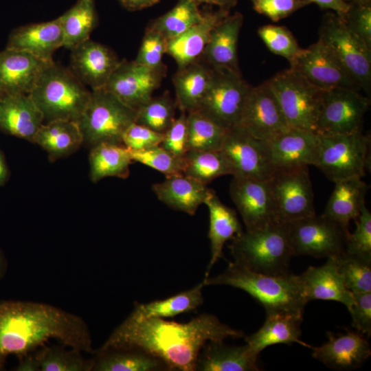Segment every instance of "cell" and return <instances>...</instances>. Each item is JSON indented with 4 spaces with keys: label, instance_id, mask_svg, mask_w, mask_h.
Here are the masks:
<instances>
[{
    "label": "cell",
    "instance_id": "8fae6325",
    "mask_svg": "<svg viewBox=\"0 0 371 371\" xmlns=\"http://www.w3.org/2000/svg\"><path fill=\"white\" fill-rule=\"evenodd\" d=\"M269 184L276 223L284 224L315 214L308 167L276 170Z\"/></svg>",
    "mask_w": 371,
    "mask_h": 371
},
{
    "label": "cell",
    "instance_id": "7402d4cb",
    "mask_svg": "<svg viewBox=\"0 0 371 371\" xmlns=\"http://www.w3.org/2000/svg\"><path fill=\"white\" fill-rule=\"evenodd\" d=\"M53 62L5 47L0 51V91L4 95L30 94L43 71Z\"/></svg>",
    "mask_w": 371,
    "mask_h": 371
},
{
    "label": "cell",
    "instance_id": "5b68a950",
    "mask_svg": "<svg viewBox=\"0 0 371 371\" xmlns=\"http://www.w3.org/2000/svg\"><path fill=\"white\" fill-rule=\"evenodd\" d=\"M30 95L43 113L44 122L57 120L77 122L91 91L70 69L53 62L43 71Z\"/></svg>",
    "mask_w": 371,
    "mask_h": 371
},
{
    "label": "cell",
    "instance_id": "bcb514c9",
    "mask_svg": "<svg viewBox=\"0 0 371 371\" xmlns=\"http://www.w3.org/2000/svg\"><path fill=\"white\" fill-rule=\"evenodd\" d=\"M258 33L272 53L285 58L289 63L302 50L291 32L285 27L267 25L260 27Z\"/></svg>",
    "mask_w": 371,
    "mask_h": 371
},
{
    "label": "cell",
    "instance_id": "3957f363",
    "mask_svg": "<svg viewBox=\"0 0 371 371\" xmlns=\"http://www.w3.org/2000/svg\"><path fill=\"white\" fill-rule=\"evenodd\" d=\"M205 286L226 285L249 293L266 313L286 312L303 316L305 305L298 275L289 272L268 275L253 271L235 262L214 277L203 279Z\"/></svg>",
    "mask_w": 371,
    "mask_h": 371
},
{
    "label": "cell",
    "instance_id": "f5cc1de1",
    "mask_svg": "<svg viewBox=\"0 0 371 371\" xmlns=\"http://www.w3.org/2000/svg\"><path fill=\"white\" fill-rule=\"evenodd\" d=\"M348 27L371 48V5L352 4L342 17Z\"/></svg>",
    "mask_w": 371,
    "mask_h": 371
},
{
    "label": "cell",
    "instance_id": "6f0895ef",
    "mask_svg": "<svg viewBox=\"0 0 371 371\" xmlns=\"http://www.w3.org/2000/svg\"><path fill=\"white\" fill-rule=\"evenodd\" d=\"M198 5L200 3H207L214 5L218 8L230 11L238 3V0H194Z\"/></svg>",
    "mask_w": 371,
    "mask_h": 371
},
{
    "label": "cell",
    "instance_id": "603a6c76",
    "mask_svg": "<svg viewBox=\"0 0 371 371\" xmlns=\"http://www.w3.org/2000/svg\"><path fill=\"white\" fill-rule=\"evenodd\" d=\"M298 278L307 303L313 300H333L343 304L348 310L354 303L353 293L345 284L337 257L328 258L322 266L309 267Z\"/></svg>",
    "mask_w": 371,
    "mask_h": 371
},
{
    "label": "cell",
    "instance_id": "1f68e13d",
    "mask_svg": "<svg viewBox=\"0 0 371 371\" xmlns=\"http://www.w3.org/2000/svg\"><path fill=\"white\" fill-rule=\"evenodd\" d=\"M204 204L209 210L208 238L211 247V258L204 278H206L216 262L223 257V249L225 243L232 240L243 230L236 212L224 205L213 190H211Z\"/></svg>",
    "mask_w": 371,
    "mask_h": 371
},
{
    "label": "cell",
    "instance_id": "db71d44e",
    "mask_svg": "<svg viewBox=\"0 0 371 371\" xmlns=\"http://www.w3.org/2000/svg\"><path fill=\"white\" fill-rule=\"evenodd\" d=\"M354 303L348 310L352 326L363 335H371V292L352 293Z\"/></svg>",
    "mask_w": 371,
    "mask_h": 371
},
{
    "label": "cell",
    "instance_id": "9f6ffc18",
    "mask_svg": "<svg viewBox=\"0 0 371 371\" xmlns=\"http://www.w3.org/2000/svg\"><path fill=\"white\" fill-rule=\"evenodd\" d=\"M124 8L129 11H137L152 7L160 0H117Z\"/></svg>",
    "mask_w": 371,
    "mask_h": 371
},
{
    "label": "cell",
    "instance_id": "8992f818",
    "mask_svg": "<svg viewBox=\"0 0 371 371\" xmlns=\"http://www.w3.org/2000/svg\"><path fill=\"white\" fill-rule=\"evenodd\" d=\"M136 112L104 88L91 91L77 122L83 144L91 148L104 142L122 144V136L135 122Z\"/></svg>",
    "mask_w": 371,
    "mask_h": 371
},
{
    "label": "cell",
    "instance_id": "b9f144b4",
    "mask_svg": "<svg viewBox=\"0 0 371 371\" xmlns=\"http://www.w3.org/2000/svg\"><path fill=\"white\" fill-rule=\"evenodd\" d=\"M33 356L42 371H90L93 365V359H86L80 351L72 348L44 346Z\"/></svg>",
    "mask_w": 371,
    "mask_h": 371
},
{
    "label": "cell",
    "instance_id": "f6af8a7d",
    "mask_svg": "<svg viewBox=\"0 0 371 371\" xmlns=\"http://www.w3.org/2000/svg\"><path fill=\"white\" fill-rule=\"evenodd\" d=\"M130 152L133 161L150 167L163 173L166 177L183 174V157L172 155L160 145Z\"/></svg>",
    "mask_w": 371,
    "mask_h": 371
},
{
    "label": "cell",
    "instance_id": "7bdbcfd3",
    "mask_svg": "<svg viewBox=\"0 0 371 371\" xmlns=\"http://www.w3.org/2000/svg\"><path fill=\"white\" fill-rule=\"evenodd\" d=\"M176 107L175 102L168 93L152 97L137 109L135 122L164 133L176 119Z\"/></svg>",
    "mask_w": 371,
    "mask_h": 371
},
{
    "label": "cell",
    "instance_id": "7c38bea8",
    "mask_svg": "<svg viewBox=\"0 0 371 371\" xmlns=\"http://www.w3.org/2000/svg\"><path fill=\"white\" fill-rule=\"evenodd\" d=\"M251 88L240 72L214 69L211 85L196 111L226 129L234 128Z\"/></svg>",
    "mask_w": 371,
    "mask_h": 371
},
{
    "label": "cell",
    "instance_id": "4dcf8cb0",
    "mask_svg": "<svg viewBox=\"0 0 371 371\" xmlns=\"http://www.w3.org/2000/svg\"><path fill=\"white\" fill-rule=\"evenodd\" d=\"M303 316L286 312L266 313L263 325L254 333L246 336V344L257 354L268 346L297 343L302 346H311L300 340Z\"/></svg>",
    "mask_w": 371,
    "mask_h": 371
},
{
    "label": "cell",
    "instance_id": "74e56055",
    "mask_svg": "<svg viewBox=\"0 0 371 371\" xmlns=\"http://www.w3.org/2000/svg\"><path fill=\"white\" fill-rule=\"evenodd\" d=\"M59 19L64 36L63 47L71 49L90 38L98 25L95 0H78Z\"/></svg>",
    "mask_w": 371,
    "mask_h": 371
},
{
    "label": "cell",
    "instance_id": "4316f807",
    "mask_svg": "<svg viewBox=\"0 0 371 371\" xmlns=\"http://www.w3.org/2000/svg\"><path fill=\"white\" fill-rule=\"evenodd\" d=\"M258 355L247 344L231 346L224 341H209L199 352L195 370L259 371Z\"/></svg>",
    "mask_w": 371,
    "mask_h": 371
},
{
    "label": "cell",
    "instance_id": "cb8c5ba5",
    "mask_svg": "<svg viewBox=\"0 0 371 371\" xmlns=\"http://www.w3.org/2000/svg\"><path fill=\"white\" fill-rule=\"evenodd\" d=\"M243 16L230 13L212 30L201 58L213 69L240 72L238 61V42Z\"/></svg>",
    "mask_w": 371,
    "mask_h": 371
},
{
    "label": "cell",
    "instance_id": "f1b7e54d",
    "mask_svg": "<svg viewBox=\"0 0 371 371\" xmlns=\"http://www.w3.org/2000/svg\"><path fill=\"white\" fill-rule=\"evenodd\" d=\"M158 199L170 208L194 215L204 204L212 189L199 181L183 174L166 177L153 185Z\"/></svg>",
    "mask_w": 371,
    "mask_h": 371
},
{
    "label": "cell",
    "instance_id": "4fadbf2b",
    "mask_svg": "<svg viewBox=\"0 0 371 371\" xmlns=\"http://www.w3.org/2000/svg\"><path fill=\"white\" fill-rule=\"evenodd\" d=\"M370 100L359 91L345 88L324 90L317 123L321 136L362 132Z\"/></svg>",
    "mask_w": 371,
    "mask_h": 371
},
{
    "label": "cell",
    "instance_id": "9c48e42d",
    "mask_svg": "<svg viewBox=\"0 0 371 371\" xmlns=\"http://www.w3.org/2000/svg\"><path fill=\"white\" fill-rule=\"evenodd\" d=\"M319 39L334 53L361 89L368 94L371 82V48L335 12L324 16Z\"/></svg>",
    "mask_w": 371,
    "mask_h": 371
},
{
    "label": "cell",
    "instance_id": "5bb4252c",
    "mask_svg": "<svg viewBox=\"0 0 371 371\" xmlns=\"http://www.w3.org/2000/svg\"><path fill=\"white\" fill-rule=\"evenodd\" d=\"M220 150L232 168L233 177L268 181L275 172L269 142L237 126L227 131Z\"/></svg>",
    "mask_w": 371,
    "mask_h": 371
},
{
    "label": "cell",
    "instance_id": "681fc988",
    "mask_svg": "<svg viewBox=\"0 0 371 371\" xmlns=\"http://www.w3.org/2000/svg\"><path fill=\"white\" fill-rule=\"evenodd\" d=\"M172 155L182 158L188 149L187 113L181 112L171 126L164 133L160 144Z\"/></svg>",
    "mask_w": 371,
    "mask_h": 371
},
{
    "label": "cell",
    "instance_id": "680465c9",
    "mask_svg": "<svg viewBox=\"0 0 371 371\" xmlns=\"http://www.w3.org/2000/svg\"><path fill=\"white\" fill-rule=\"evenodd\" d=\"M9 169L3 153L0 150V186L4 185L9 178Z\"/></svg>",
    "mask_w": 371,
    "mask_h": 371
},
{
    "label": "cell",
    "instance_id": "f546056e",
    "mask_svg": "<svg viewBox=\"0 0 371 371\" xmlns=\"http://www.w3.org/2000/svg\"><path fill=\"white\" fill-rule=\"evenodd\" d=\"M214 76V69L201 58L178 68L172 82L176 93L175 103L181 112L196 110L208 91Z\"/></svg>",
    "mask_w": 371,
    "mask_h": 371
},
{
    "label": "cell",
    "instance_id": "6da1fadb",
    "mask_svg": "<svg viewBox=\"0 0 371 371\" xmlns=\"http://www.w3.org/2000/svg\"><path fill=\"white\" fill-rule=\"evenodd\" d=\"M243 336L242 330L212 314L200 315L186 323L130 314L96 352L137 349L161 360L169 370L194 371L199 352L207 341Z\"/></svg>",
    "mask_w": 371,
    "mask_h": 371
},
{
    "label": "cell",
    "instance_id": "484cf974",
    "mask_svg": "<svg viewBox=\"0 0 371 371\" xmlns=\"http://www.w3.org/2000/svg\"><path fill=\"white\" fill-rule=\"evenodd\" d=\"M63 33L58 17L13 30L9 35L6 48L25 51L41 59L53 60V54L63 47Z\"/></svg>",
    "mask_w": 371,
    "mask_h": 371
},
{
    "label": "cell",
    "instance_id": "ba28073f",
    "mask_svg": "<svg viewBox=\"0 0 371 371\" xmlns=\"http://www.w3.org/2000/svg\"><path fill=\"white\" fill-rule=\"evenodd\" d=\"M319 136L315 166L334 183L348 178H363L370 166V136L363 131Z\"/></svg>",
    "mask_w": 371,
    "mask_h": 371
},
{
    "label": "cell",
    "instance_id": "836d02e7",
    "mask_svg": "<svg viewBox=\"0 0 371 371\" xmlns=\"http://www.w3.org/2000/svg\"><path fill=\"white\" fill-rule=\"evenodd\" d=\"M33 143L44 149L51 161L66 157L82 144V135L76 122L57 120L44 122Z\"/></svg>",
    "mask_w": 371,
    "mask_h": 371
},
{
    "label": "cell",
    "instance_id": "d6986e66",
    "mask_svg": "<svg viewBox=\"0 0 371 371\" xmlns=\"http://www.w3.org/2000/svg\"><path fill=\"white\" fill-rule=\"evenodd\" d=\"M70 50V70L91 91L104 88L121 61L107 46L90 38Z\"/></svg>",
    "mask_w": 371,
    "mask_h": 371
},
{
    "label": "cell",
    "instance_id": "44dd1931",
    "mask_svg": "<svg viewBox=\"0 0 371 371\" xmlns=\"http://www.w3.org/2000/svg\"><path fill=\"white\" fill-rule=\"evenodd\" d=\"M328 341L311 346L313 358L335 370L357 369L370 358V346L364 335L355 330L345 333H328Z\"/></svg>",
    "mask_w": 371,
    "mask_h": 371
},
{
    "label": "cell",
    "instance_id": "f35d334b",
    "mask_svg": "<svg viewBox=\"0 0 371 371\" xmlns=\"http://www.w3.org/2000/svg\"><path fill=\"white\" fill-rule=\"evenodd\" d=\"M183 174L207 185L223 175H233L232 168L221 150H188L182 158Z\"/></svg>",
    "mask_w": 371,
    "mask_h": 371
},
{
    "label": "cell",
    "instance_id": "83f0119b",
    "mask_svg": "<svg viewBox=\"0 0 371 371\" xmlns=\"http://www.w3.org/2000/svg\"><path fill=\"white\" fill-rule=\"evenodd\" d=\"M229 13L230 11L221 8L205 12L200 22L177 37L167 41L166 54L175 60L178 68L200 58L212 30Z\"/></svg>",
    "mask_w": 371,
    "mask_h": 371
},
{
    "label": "cell",
    "instance_id": "11a10c76",
    "mask_svg": "<svg viewBox=\"0 0 371 371\" xmlns=\"http://www.w3.org/2000/svg\"><path fill=\"white\" fill-rule=\"evenodd\" d=\"M309 1L316 3L322 9L332 10L341 17H344L350 8V4L345 0H309Z\"/></svg>",
    "mask_w": 371,
    "mask_h": 371
},
{
    "label": "cell",
    "instance_id": "7a4b0ae2",
    "mask_svg": "<svg viewBox=\"0 0 371 371\" xmlns=\"http://www.w3.org/2000/svg\"><path fill=\"white\" fill-rule=\"evenodd\" d=\"M50 339L93 352L89 330L79 316L44 303L0 302V370H4L9 355L21 359Z\"/></svg>",
    "mask_w": 371,
    "mask_h": 371
},
{
    "label": "cell",
    "instance_id": "9a60e30c",
    "mask_svg": "<svg viewBox=\"0 0 371 371\" xmlns=\"http://www.w3.org/2000/svg\"><path fill=\"white\" fill-rule=\"evenodd\" d=\"M291 69L322 90L361 88L334 53L319 39L290 63Z\"/></svg>",
    "mask_w": 371,
    "mask_h": 371
},
{
    "label": "cell",
    "instance_id": "d4e9b609",
    "mask_svg": "<svg viewBox=\"0 0 371 371\" xmlns=\"http://www.w3.org/2000/svg\"><path fill=\"white\" fill-rule=\"evenodd\" d=\"M44 123L43 113L30 94L3 95L0 100V130L33 142Z\"/></svg>",
    "mask_w": 371,
    "mask_h": 371
},
{
    "label": "cell",
    "instance_id": "d590c367",
    "mask_svg": "<svg viewBox=\"0 0 371 371\" xmlns=\"http://www.w3.org/2000/svg\"><path fill=\"white\" fill-rule=\"evenodd\" d=\"M95 353V371L169 370L161 360L137 349H108Z\"/></svg>",
    "mask_w": 371,
    "mask_h": 371
},
{
    "label": "cell",
    "instance_id": "52a82bcc",
    "mask_svg": "<svg viewBox=\"0 0 371 371\" xmlns=\"http://www.w3.org/2000/svg\"><path fill=\"white\" fill-rule=\"evenodd\" d=\"M290 126L317 133L322 90L289 68L267 81Z\"/></svg>",
    "mask_w": 371,
    "mask_h": 371
},
{
    "label": "cell",
    "instance_id": "91938a15",
    "mask_svg": "<svg viewBox=\"0 0 371 371\" xmlns=\"http://www.w3.org/2000/svg\"><path fill=\"white\" fill-rule=\"evenodd\" d=\"M7 269V262L5 258L0 250V280L3 278Z\"/></svg>",
    "mask_w": 371,
    "mask_h": 371
},
{
    "label": "cell",
    "instance_id": "ffe728a7",
    "mask_svg": "<svg viewBox=\"0 0 371 371\" xmlns=\"http://www.w3.org/2000/svg\"><path fill=\"white\" fill-rule=\"evenodd\" d=\"M319 135L290 126L269 141L272 164L276 170L314 166Z\"/></svg>",
    "mask_w": 371,
    "mask_h": 371
},
{
    "label": "cell",
    "instance_id": "ac0fdd59",
    "mask_svg": "<svg viewBox=\"0 0 371 371\" xmlns=\"http://www.w3.org/2000/svg\"><path fill=\"white\" fill-rule=\"evenodd\" d=\"M229 193L247 230L276 223L269 180L233 177Z\"/></svg>",
    "mask_w": 371,
    "mask_h": 371
},
{
    "label": "cell",
    "instance_id": "ee69618b",
    "mask_svg": "<svg viewBox=\"0 0 371 371\" xmlns=\"http://www.w3.org/2000/svg\"><path fill=\"white\" fill-rule=\"evenodd\" d=\"M337 259L339 271L351 292H371V258L344 251Z\"/></svg>",
    "mask_w": 371,
    "mask_h": 371
},
{
    "label": "cell",
    "instance_id": "ab89813d",
    "mask_svg": "<svg viewBox=\"0 0 371 371\" xmlns=\"http://www.w3.org/2000/svg\"><path fill=\"white\" fill-rule=\"evenodd\" d=\"M203 15L194 0H178L171 10L152 20L146 28L158 32L168 41L200 22Z\"/></svg>",
    "mask_w": 371,
    "mask_h": 371
},
{
    "label": "cell",
    "instance_id": "7dc6e473",
    "mask_svg": "<svg viewBox=\"0 0 371 371\" xmlns=\"http://www.w3.org/2000/svg\"><path fill=\"white\" fill-rule=\"evenodd\" d=\"M355 221L356 229L347 236L345 251L349 254L371 258V213L366 203L362 205L360 214Z\"/></svg>",
    "mask_w": 371,
    "mask_h": 371
},
{
    "label": "cell",
    "instance_id": "60d3db41",
    "mask_svg": "<svg viewBox=\"0 0 371 371\" xmlns=\"http://www.w3.org/2000/svg\"><path fill=\"white\" fill-rule=\"evenodd\" d=\"M189 150H220L228 129L198 111L187 113Z\"/></svg>",
    "mask_w": 371,
    "mask_h": 371
},
{
    "label": "cell",
    "instance_id": "e0dca14e",
    "mask_svg": "<svg viewBox=\"0 0 371 371\" xmlns=\"http://www.w3.org/2000/svg\"><path fill=\"white\" fill-rule=\"evenodd\" d=\"M166 67H150L121 60L104 89L137 111L152 97L166 76Z\"/></svg>",
    "mask_w": 371,
    "mask_h": 371
},
{
    "label": "cell",
    "instance_id": "f907efd6",
    "mask_svg": "<svg viewBox=\"0 0 371 371\" xmlns=\"http://www.w3.org/2000/svg\"><path fill=\"white\" fill-rule=\"evenodd\" d=\"M254 9L277 22L311 4L309 0H250Z\"/></svg>",
    "mask_w": 371,
    "mask_h": 371
},
{
    "label": "cell",
    "instance_id": "94428289",
    "mask_svg": "<svg viewBox=\"0 0 371 371\" xmlns=\"http://www.w3.org/2000/svg\"><path fill=\"white\" fill-rule=\"evenodd\" d=\"M349 4H368L370 3V0H345Z\"/></svg>",
    "mask_w": 371,
    "mask_h": 371
},
{
    "label": "cell",
    "instance_id": "816d5d0a",
    "mask_svg": "<svg viewBox=\"0 0 371 371\" xmlns=\"http://www.w3.org/2000/svg\"><path fill=\"white\" fill-rule=\"evenodd\" d=\"M164 135L134 122L124 132L122 144L130 150H144L160 145Z\"/></svg>",
    "mask_w": 371,
    "mask_h": 371
},
{
    "label": "cell",
    "instance_id": "c3c4849f",
    "mask_svg": "<svg viewBox=\"0 0 371 371\" xmlns=\"http://www.w3.org/2000/svg\"><path fill=\"white\" fill-rule=\"evenodd\" d=\"M167 41L158 32L146 28L134 61L150 67L164 65L162 57L166 54Z\"/></svg>",
    "mask_w": 371,
    "mask_h": 371
},
{
    "label": "cell",
    "instance_id": "e575fe53",
    "mask_svg": "<svg viewBox=\"0 0 371 371\" xmlns=\"http://www.w3.org/2000/svg\"><path fill=\"white\" fill-rule=\"evenodd\" d=\"M89 161L90 179L97 183L110 177L127 178L133 160L123 144L104 142L91 148Z\"/></svg>",
    "mask_w": 371,
    "mask_h": 371
},
{
    "label": "cell",
    "instance_id": "277c9868",
    "mask_svg": "<svg viewBox=\"0 0 371 371\" xmlns=\"http://www.w3.org/2000/svg\"><path fill=\"white\" fill-rule=\"evenodd\" d=\"M229 249L235 262L268 275L290 272L294 256L285 225L276 223L243 231L232 240Z\"/></svg>",
    "mask_w": 371,
    "mask_h": 371
},
{
    "label": "cell",
    "instance_id": "8d00e7d4",
    "mask_svg": "<svg viewBox=\"0 0 371 371\" xmlns=\"http://www.w3.org/2000/svg\"><path fill=\"white\" fill-rule=\"evenodd\" d=\"M203 281L192 289L168 298L146 304L135 303L131 315L139 318H167L192 311L203 304Z\"/></svg>",
    "mask_w": 371,
    "mask_h": 371
},
{
    "label": "cell",
    "instance_id": "d6a6232c",
    "mask_svg": "<svg viewBox=\"0 0 371 371\" xmlns=\"http://www.w3.org/2000/svg\"><path fill=\"white\" fill-rule=\"evenodd\" d=\"M335 184L322 214L348 229L350 221H356L360 214L369 186L360 177L342 179Z\"/></svg>",
    "mask_w": 371,
    "mask_h": 371
},
{
    "label": "cell",
    "instance_id": "30bf717a",
    "mask_svg": "<svg viewBox=\"0 0 371 371\" xmlns=\"http://www.w3.org/2000/svg\"><path fill=\"white\" fill-rule=\"evenodd\" d=\"M294 256L337 257L345 251L348 229L316 214L284 223Z\"/></svg>",
    "mask_w": 371,
    "mask_h": 371
},
{
    "label": "cell",
    "instance_id": "6125c7cd",
    "mask_svg": "<svg viewBox=\"0 0 371 371\" xmlns=\"http://www.w3.org/2000/svg\"><path fill=\"white\" fill-rule=\"evenodd\" d=\"M3 93L0 91V100L3 96Z\"/></svg>",
    "mask_w": 371,
    "mask_h": 371
},
{
    "label": "cell",
    "instance_id": "2e32d148",
    "mask_svg": "<svg viewBox=\"0 0 371 371\" xmlns=\"http://www.w3.org/2000/svg\"><path fill=\"white\" fill-rule=\"evenodd\" d=\"M236 126L267 142L290 127L267 81L251 87Z\"/></svg>",
    "mask_w": 371,
    "mask_h": 371
}]
</instances>
